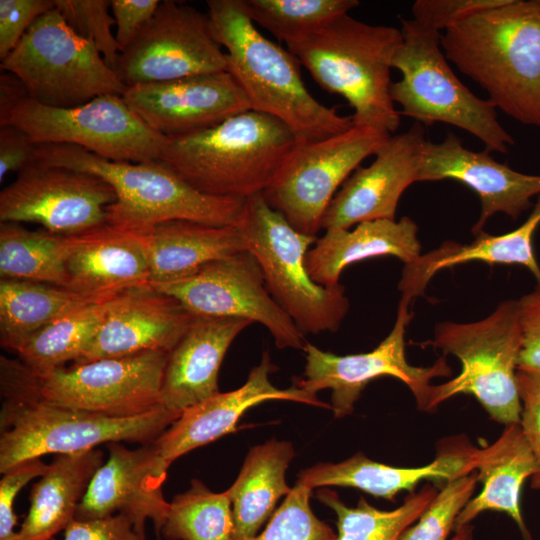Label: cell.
I'll return each mask as SVG.
<instances>
[{"instance_id": "obj_1", "label": "cell", "mask_w": 540, "mask_h": 540, "mask_svg": "<svg viewBox=\"0 0 540 540\" xmlns=\"http://www.w3.org/2000/svg\"><path fill=\"white\" fill-rule=\"evenodd\" d=\"M441 48L496 109L540 127V0L477 12L443 31Z\"/></svg>"}, {"instance_id": "obj_2", "label": "cell", "mask_w": 540, "mask_h": 540, "mask_svg": "<svg viewBox=\"0 0 540 540\" xmlns=\"http://www.w3.org/2000/svg\"><path fill=\"white\" fill-rule=\"evenodd\" d=\"M206 4L212 34L227 51V72L245 92L251 110L281 120L298 142L323 140L354 126L352 116L339 115L310 94L296 57L259 32L244 0Z\"/></svg>"}, {"instance_id": "obj_3", "label": "cell", "mask_w": 540, "mask_h": 540, "mask_svg": "<svg viewBox=\"0 0 540 540\" xmlns=\"http://www.w3.org/2000/svg\"><path fill=\"white\" fill-rule=\"evenodd\" d=\"M401 42L400 28L367 24L345 13L287 48L321 88L349 103L354 126L393 135L401 116L390 95L391 69Z\"/></svg>"}, {"instance_id": "obj_4", "label": "cell", "mask_w": 540, "mask_h": 540, "mask_svg": "<svg viewBox=\"0 0 540 540\" xmlns=\"http://www.w3.org/2000/svg\"><path fill=\"white\" fill-rule=\"evenodd\" d=\"M297 143L281 120L248 110L207 129L166 137L159 161L204 194L246 199L263 193Z\"/></svg>"}, {"instance_id": "obj_5", "label": "cell", "mask_w": 540, "mask_h": 540, "mask_svg": "<svg viewBox=\"0 0 540 540\" xmlns=\"http://www.w3.org/2000/svg\"><path fill=\"white\" fill-rule=\"evenodd\" d=\"M95 175L116 193L106 209V223L145 231L175 220L213 226L236 225L244 200L204 194L159 160L113 161L66 144L37 145L34 161Z\"/></svg>"}, {"instance_id": "obj_6", "label": "cell", "mask_w": 540, "mask_h": 540, "mask_svg": "<svg viewBox=\"0 0 540 540\" xmlns=\"http://www.w3.org/2000/svg\"><path fill=\"white\" fill-rule=\"evenodd\" d=\"M0 472L27 459L97 448L113 442L149 443L181 413L159 406L134 417L114 418L46 403L0 380Z\"/></svg>"}, {"instance_id": "obj_7", "label": "cell", "mask_w": 540, "mask_h": 540, "mask_svg": "<svg viewBox=\"0 0 540 540\" xmlns=\"http://www.w3.org/2000/svg\"><path fill=\"white\" fill-rule=\"evenodd\" d=\"M400 23L402 42L392 67L402 77L390 88L400 115L424 126L440 122L458 127L481 140L486 152L507 153L513 137L500 124L493 103L473 94L452 71L441 32L415 19L400 17Z\"/></svg>"}, {"instance_id": "obj_8", "label": "cell", "mask_w": 540, "mask_h": 540, "mask_svg": "<svg viewBox=\"0 0 540 540\" xmlns=\"http://www.w3.org/2000/svg\"><path fill=\"white\" fill-rule=\"evenodd\" d=\"M428 344L457 357L461 371L439 385H431L427 412L459 394L472 395L496 422L519 423L521 401L517 387L522 330L517 300L502 301L482 320L441 322Z\"/></svg>"}, {"instance_id": "obj_9", "label": "cell", "mask_w": 540, "mask_h": 540, "mask_svg": "<svg viewBox=\"0 0 540 540\" xmlns=\"http://www.w3.org/2000/svg\"><path fill=\"white\" fill-rule=\"evenodd\" d=\"M236 227L260 266L270 295L300 332L337 331L350 302L340 283L322 286L311 279L305 258L317 236L297 231L263 193L244 200Z\"/></svg>"}, {"instance_id": "obj_10", "label": "cell", "mask_w": 540, "mask_h": 540, "mask_svg": "<svg viewBox=\"0 0 540 540\" xmlns=\"http://www.w3.org/2000/svg\"><path fill=\"white\" fill-rule=\"evenodd\" d=\"M168 353L146 351L46 373H36L20 360L2 356L0 380L54 406L114 418L134 417L161 406Z\"/></svg>"}, {"instance_id": "obj_11", "label": "cell", "mask_w": 540, "mask_h": 540, "mask_svg": "<svg viewBox=\"0 0 540 540\" xmlns=\"http://www.w3.org/2000/svg\"><path fill=\"white\" fill-rule=\"evenodd\" d=\"M0 67L23 82L31 99L51 107L72 108L126 90L94 44L56 8L31 25Z\"/></svg>"}, {"instance_id": "obj_12", "label": "cell", "mask_w": 540, "mask_h": 540, "mask_svg": "<svg viewBox=\"0 0 540 540\" xmlns=\"http://www.w3.org/2000/svg\"><path fill=\"white\" fill-rule=\"evenodd\" d=\"M4 125L23 130L36 145H73L113 161L159 160L166 139L117 94L72 108L46 106L28 96L0 117V126Z\"/></svg>"}, {"instance_id": "obj_13", "label": "cell", "mask_w": 540, "mask_h": 540, "mask_svg": "<svg viewBox=\"0 0 540 540\" xmlns=\"http://www.w3.org/2000/svg\"><path fill=\"white\" fill-rule=\"evenodd\" d=\"M390 136L374 128L353 126L323 140L298 142L263 196L297 231L317 236L337 189Z\"/></svg>"}, {"instance_id": "obj_14", "label": "cell", "mask_w": 540, "mask_h": 540, "mask_svg": "<svg viewBox=\"0 0 540 540\" xmlns=\"http://www.w3.org/2000/svg\"><path fill=\"white\" fill-rule=\"evenodd\" d=\"M221 47L208 14L184 2L164 0L120 53L115 71L126 87L227 71Z\"/></svg>"}, {"instance_id": "obj_15", "label": "cell", "mask_w": 540, "mask_h": 540, "mask_svg": "<svg viewBox=\"0 0 540 540\" xmlns=\"http://www.w3.org/2000/svg\"><path fill=\"white\" fill-rule=\"evenodd\" d=\"M408 302L401 300L390 333L370 352L336 355L306 342L304 378L296 386L312 394L331 390V406L337 418L350 415L363 389L374 379H399L412 392L417 408L427 411L431 380L451 375L445 356L428 367L412 366L405 354V333L411 320Z\"/></svg>"}, {"instance_id": "obj_16", "label": "cell", "mask_w": 540, "mask_h": 540, "mask_svg": "<svg viewBox=\"0 0 540 540\" xmlns=\"http://www.w3.org/2000/svg\"><path fill=\"white\" fill-rule=\"evenodd\" d=\"M195 317L246 319L263 325L279 349H304V335L267 290L262 270L247 250L204 265L185 279L152 286Z\"/></svg>"}, {"instance_id": "obj_17", "label": "cell", "mask_w": 540, "mask_h": 540, "mask_svg": "<svg viewBox=\"0 0 540 540\" xmlns=\"http://www.w3.org/2000/svg\"><path fill=\"white\" fill-rule=\"evenodd\" d=\"M103 179L63 167L32 162L0 193L1 222H34L47 231L80 235L106 224V209L116 201Z\"/></svg>"}, {"instance_id": "obj_18", "label": "cell", "mask_w": 540, "mask_h": 540, "mask_svg": "<svg viewBox=\"0 0 540 540\" xmlns=\"http://www.w3.org/2000/svg\"><path fill=\"white\" fill-rule=\"evenodd\" d=\"M107 448L108 459L95 473L75 519L123 514L144 539L150 520L157 540H161L169 507L162 491L168 468L157 446L152 441L129 449L113 442Z\"/></svg>"}, {"instance_id": "obj_19", "label": "cell", "mask_w": 540, "mask_h": 540, "mask_svg": "<svg viewBox=\"0 0 540 540\" xmlns=\"http://www.w3.org/2000/svg\"><path fill=\"white\" fill-rule=\"evenodd\" d=\"M427 139L424 125L415 122L407 131L393 134L375 153L367 167L359 166L344 181L328 205L322 229H350L373 220H396L403 192L418 182Z\"/></svg>"}, {"instance_id": "obj_20", "label": "cell", "mask_w": 540, "mask_h": 540, "mask_svg": "<svg viewBox=\"0 0 540 540\" xmlns=\"http://www.w3.org/2000/svg\"><path fill=\"white\" fill-rule=\"evenodd\" d=\"M122 98L165 137L207 129L251 110L245 92L227 71L126 87Z\"/></svg>"}, {"instance_id": "obj_21", "label": "cell", "mask_w": 540, "mask_h": 540, "mask_svg": "<svg viewBox=\"0 0 540 540\" xmlns=\"http://www.w3.org/2000/svg\"><path fill=\"white\" fill-rule=\"evenodd\" d=\"M452 179L475 191L481 214L472 227L474 235L483 231L487 220L504 213L516 220L540 195V175L526 174L494 160L488 152H474L452 133L439 143L426 141L418 181Z\"/></svg>"}, {"instance_id": "obj_22", "label": "cell", "mask_w": 540, "mask_h": 540, "mask_svg": "<svg viewBox=\"0 0 540 540\" xmlns=\"http://www.w3.org/2000/svg\"><path fill=\"white\" fill-rule=\"evenodd\" d=\"M277 367L265 351L261 362L239 388L218 394L181 412L180 416L153 442L167 468L193 449L237 430V424L251 407L270 400H289L329 408L316 394L296 385L279 389L270 381Z\"/></svg>"}, {"instance_id": "obj_23", "label": "cell", "mask_w": 540, "mask_h": 540, "mask_svg": "<svg viewBox=\"0 0 540 540\" xmlns=\"http://www.w3.org/2000/svg\"><path fill=\"white\" fill-rule=\"evenodd\" d=\"M193 316L175 298L151 285L117 295L100 329L72 364L146 351L170 352Z\"/></svg>"}, {"instance_id": "obj_24", "label": "cell", "mask_w": 540, "mask_h": 540, "mask_svg": "<svg viewBox=\"0 0 540 540\" xmlns=\"http://www.w3.org/2000/svg\"><path fill=\"white\" fill-rule=\"evenodd\" d=\"M475 448L465 439L449 440L433 461L418 467L392 466L357 453L338 463H317L304 469L297 482L312 490L328 486L356 488L393 501L400 492H414L423 481L445 484L472 473Z\"/></svg>"}, {"instance_id": "obj_25", "label": "cell", "mask_w": 540, "mask_h": 540, "mask_svg": "<svg viewBox=\"0 0 540 540\" xmlns=\"http://www.w3.org/2000/svg\"><path fill=\"white\" fill-rule=\"evenodd\" d=\"M65 267V288L90 299H109L150 285L140 231L107 223L71 236Z\"/></svg>"}, {"instance_id": "obj_26", "label": "cell", "mask_w": 540, "mask_h": 540, "mask_svg": "<svg viewBox=\"0 0 540 540\" xmlns=\"http://www.w3.org/2000/svg\"><path fill=\"white\" fill-rule=\"evenodd\" d=\"M251 324L240 318L195 317L168 353L160 405L181 413L218 394L224 356L233 340Z\"/></svg>"}, {"instance_id": "obj_27", "label": "cell", "mask_w": 540, "mask_h": 540, "mask_svg": "<svg viewBox=\"0 0 540 540\" xmlns=\"http://www.w3.org/2000/svg\"><path fill=\"white\" fill-rule=\"evenodd\" d=\"M475 471L482 489L462 509L454 531L471 524L483 512L496 511L516 523L524 540H532L522 514L521 493L525 481L536 471V462L519 423L506 425L493 443L476 447Z\"/></svg>"}, {"instance_id": "obj_28", "label": "cell", "mask_w": 540, "mask_h": 540, "mask_svg": "<svg viewBox=\"0 0 540 540\" xmlns=\"http://www.w3.org/2000/svg\"><path fill=\"white\" fill-rule=\"evenodd\" d=\"M417 233V224L407 216L362 222L353 230H327L307 252L305 266L315 283L335 286L348 265L368 258L389 255L405 264L413 261L421 254Z\"/></svg>"}, {"instance_id": "obj_29", "label": "cell", "mask_w": 540, "mask_h": 540, "mask_svg": "<svg viewBox=\"0 0 540 540\" xmlns=\"http://www.w3.org/2000/svg\"><path fill=\"white\" fill-rule=\"evenodd\" d=\"M539 225L540 195L526 221L513 231L502 235L482 231L469 244L445 241L438 248L420 254L403 268L398 284L401 300L410 303L424 295L428 283L440 270L472 261L524 266L540 284V266L533 249V236Z\"/></svg>"}, {"instance_id": "obj_30", "label": "cell", "mask_w": 540, "mask_h": 540, "mask_svg": "<svg viewBox=\"0 0 540 540\" xmlns=\"http://www.w3.org/2000/svg\"><path fill=\"white\" fill-rule=\"evenodd\" d=\"M140 233L151 286L185 279L210 262L246 250L236 225L213 226L175 220Z\"/></svg>"}, {"instance_id": "obj_31", "label": "cell", "mask_w": 540, "mask_h": 540, "mask_svg": "<svg viewBox=\"0 0 540 540\" xmlns=\"http://www.w3.org/2000/svg\"><path fill=\"white\" fill-rule=\"evenodd\" d=\"M103 463L99 448L54 455L32 486L28 513L12 540H51L64 531Z\"/></svg>"}, {"instance_id": "obj_32", "label": "cell", "mask_w": 540, "mask_h": 540, "mask_svg": "<svg viewBox=\"0 0 540 540\" xmlns=\"http://www.w3.org/2000/svg\"><path fill=\"white\" fill-rule=\"evenodd\" d=\"M294 456L289 441L272 439L250 449L235 482L226 490L232 503L234 540L256 536L278 500L291 492L285 475Z\"/></svg>"}, {"instance_id": "obj_33", "label": "cell", "mask_w": 540, "mask_h": 540, "mask_svg": "<svg viewBox=\"0 0 540 540\" xmlns=\"http://www.w3.org/2000/svg\"><path fill=\"white\" fill-rule=\"evenodd\" d=\"M95 301L100 300L87 298L57 285L1 279V346L17 352L31 335L45 325L75 308Z\"/></svg>"}, {"instance_id": "obj_34", "label": "cell", "mask_w": 540, "mask_h": 540, "mask_svg": "<svg viewBox=\"0 0 540 540\" xmlns=\"http://www.w3.org/2000/svg\"><path fill=\"white\" fill-rule=\"evenodd\" d=\"M115 297L87 303L45 325L16 352L19 360L36 373L75 362L97 334Z\"/></svg>"}, {"instance_id": "obj_35", "label": "cell", "mask_w": 540, "mask_h": 540, "mask_svg": "<svg viewBox=\"0 0 540 540\" xmlns=\"http://www.w3.org/2000/svg\"><path fill=\"white\" fill-rule=\"evenodd\" d=\"M71 236L30 231L17 223L0 224L1 279L27 280L66 287V258Z\"/></svg>"}, {"instance_id": "obj_36", "label": "cell", "mask_w": 540, "mask_h": 540, "mask_svg": "<svg viewBox=\"0 0 540 540\" xmlns=\"http://www.w3.org/2000/svg\"><path fill=\"white\" fill-rule=\"evenodd\" d=\"M437 492L436 487L425 484L406 496L403 503L393 510H380L363 497L356 507H348L335 491L328 488L320 489L316 498L337 516L335 540H400Z\"/></svg>"}, {"instance_id": "obj_37", "label": "cell", "mask_w": 540, "mask_h": 540, "mask_svg": "<svg viewBox=\"0 0 540 540\" xmlns=\"http://www.w3.org/2000/svg\"><path fill=\"white\" fill-rule=\"evenodd\" d=\"M235 523L227 491H211L199 479L177 494L169 507L161 538L165 540H234Z\"/></svg>"}, {"instance_id": "obj_38", "label": "cell", "mask_w": 540, "mask_h": 540, "mask_svg": "<svg viewBox=\"0 0 540 540\" xmlns=\"http://www.w3.org/2000/svg\"><path fill=\"white\" fill-rule=\"evenodd\" d=\"M253 23L292 43L359 6L358 0H244Z\"/></svg>"}, {"instance_id": "obj_39", "label": "cell", "mask_w": 540, "mask_h": 540, "mask_svg": "<svg viewBox=\"0 0 540 540\" xmlns=\"http://www.w3.org/2000/svg\"><path fill=\"white\" fill-rule=\"evenodd\" d=\"M477 483L476 471L445 483L400 540H450L456 519L473 497Z\"/></svg>"}, {"instance_id": "obj_40", "label": "cell", "mask_w": 540, "mask_h": 540, "mask_svg": "<svg viewBox=\"0 0 540 540\" xmlns=\"http://www.w3.org/2000/svg\"><path fill=\"white\" fill-rule=\"evenodd\" d=\"M311 493L297 482L263 532L245 540H335L333 529L313 513Z\"/></svg>"}, {"instance_id": "obj_41", "label": "cell", "mask_w": 540, "mask_h": 540, "mask_svg": "<svg viewBox=\"0 0 540 540\" xmlns=\"http://www.w3.org/2000/svg\"><path fill=\"white\" fill-rule=\"evenodd\" d=\"M55 8L67 24L97 48L108 66L115 71L121 53L112 26L109 0H54Z\"/></svg>"}, {"instance_id": "obj_42", "label": "cell", "mask_w": 540, "mask_h": 540, "mask_svg": "<svg viewBox=\"0 0 540 540\" xmlns=\"http://www.w3.org/2000/svg\"><path fill=\"white\" fill-rule=\"evenodd\" d=\"M54 8V0H0V60L10 54L40 16Z\"/></svg>"}, {"instance_id": "obj_43", "label": "cell", "mask_w": 540, "mask_h": 540, "mask_svg": "<svg viewBox=\"0 0 540 540\" xmlns=\"http://www.w3.org/2000/svg\"><path fill=\"white\" fill-rule=\"evenodd\" d=\"M41 458L19 462L6 470L0 480V540H12L16 535L17 516L14 502L18 493L33 479L47 470Z\"/></svg>"}, {"instance_id": "obj_44", "label": "cell", "mask_w": 540, "mask_h": 540, "mask_svg": "<svg viewBox=\"0 0 540 540\" xmlns=\"http://www.w3.org/2000/svg\"><path fill=\"white\" fill-rule=\"evenodd\" d=\"M517 387L521 401L519 424L536 462L531 487L540 489V374L517 370Z\"/></svg>"}, {"instance_id": "obj_45", "label": "cell", "mask_w": 540, "mask_h": 540, "mask_svg": "<svg viewBox=\"0 0 540 540\" xmlns=\"http://www.w3.org/2000/svg\"><path fill=\"white\" fill-rule=\"evenodd\" d=\"M506 0H417L413 19L441 32L482 10L499 6Z\"/></svg>"}, {"instance_id": "obj_46", "label": "cell", "mask_w": 540, "mask_h": 540, "mask_svg": "<svg viewBox=\"0 0 540 540\" xmlns=\"http://www.w3.org/2000/svg\"><path fill=\"white\" fill-rule=\"evenodd\" d=\"M522 347L518 370L540 374V284L519 300Z\"/></svg>"}, {"instance_id": "obj_47", "label": "cell", "mask_w": 540, "mask_h": 540, "mask_svg": "<svg viewBox=\"0 0 540 540\" xmlns=\"http://www.w3.org/2000/svg\"><path fill=\"white\" fill-rule=\"evenodd\" d=\"M63 540H146L135 530L123 514L79 520L75 519L64 530Z\"/></svg>"}, {"instance_id": "obj_48", "label": "cell", "mask_w": 540, "mask_h": 540, "mask_svg": "<svg viewBox=\"0 0 540 540\" xmlns=\"http://www.w3.org/2000/svg\"><path fill=\"white\" fill-rule=\"evenodd\" d=\"M159 0H111L116 41L121 52L135 39L158 8Z\"/></svg>"}, {"instance_id": "obj_49", "label": "cell", "mask_w": 540, "mask_h": 540, "mask_svg": "<svg viewBox=\"0 0 540 540\" xmlns=\"http://www.w3.org/2000/svg\"><path fill=\"white\" fill-rule=\"evenodd\" d=\"M37 145L21 129L0 126V182L13 171H21L34 161Z\"/></svg>"}, {"instance_id": "obj_50", "label": "cell", "mask_w": 540, "mask_h": 540, "mask_svg": "<svg viewBox=\"0 0 540 540\" xmlns=\"http://www.w3.org/2000/svg\"><path fill=\"white\" fill-rule=\"evenodd\" d=\"M28 96L23 82L16 75L4 71L0 76V117Z\"/></svg>"}, {"instance_id": "obj_51", "label": "cell", "mask_w": 540, "mask_h": 540, "mask_svg": "<svg viewBox=\"0 0 540 540\" xmlns=\"http://www.w3.org/2000/svg\"><path fill=\"white\" fill-rule=\"evenodd\" d=\"M474 539V527L469 524L465 525L456 531L450 540H473Z\"/></svg>"}]
</instances>
